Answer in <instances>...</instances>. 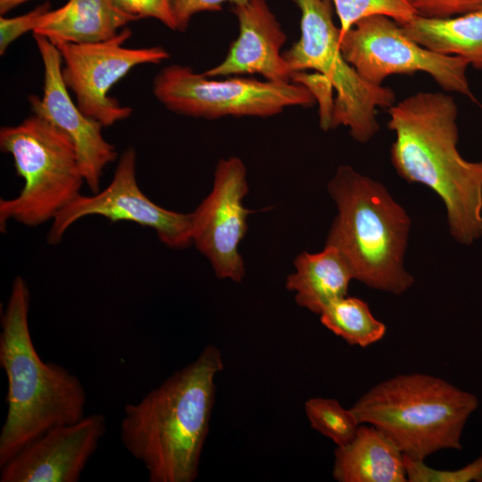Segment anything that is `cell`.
<instances>
[{
  "mask_svg": "<svg viewBox=\"0 0 482 482\" xmlns=\"http://www.w3.org/2000/svg\"><path fill=\"white\" fill-rule=\"evenodd\" d=\"M50 11L49 3H45L22 15L0 18V54H4L9 46L29 31H34L43 16Z\"/></svg>",
  "mask_w": 482,
  "mask_h": 482,
  "instance_id": "d4e9b609",
  "label": "cell"
},
{
  "mask_svg": "<svg viewBox=\"0 0 482 482\" xmlns=\"http://www.w3.org/2000/svg\"><path fill=\"white\" fill-rule=\"evenodd\" d=\"M137 154L128 148L119 158L112 181L93 195H78L53 220L47 234L51 245L60 243L66 230L90 215L109 220L130 221L154 229L160 241L171 249L192 245V213L167 210L151 201L139 188L136 178Z\"/></svg>",
  "mask_w": 482,
  "mask_h": 482,
  "instance_id": "8fae6325",
  "label": "cell"
},
{
  "mask_svg": "<svg viewBox=\"0 0 482 482\" xmlns=\"http://www.w3.org/2000/svg\"><path fill=\"white\" fill-rule=\"evenodd\" d=\"M339 46L345 60L371 84L379 86L395 74L423 71L443 89L475 100L466 76L470 64L465 59L420 46L390 17L372 15L362 19L340 34Z\"/></svg>",
  "mask_w": 482,
  "mask_h": 482,
  "instance_id": "9c48e42d",
  "label": "cell"
},
{
  "mask_svg": "<svg viewBox=\"0 0 482 482\" xmlns=\"http://www.w3.org/2000/svg\"><path fill=\"white\" fill-rule=\"evenodd\" d=\"M332 475L338 482H408L404 454L370 424H361L349 443L337 446Z\"/></svg>",
  "mask_w": 482,
  "mask_h": 482,
  "instance_id": "2e32d148",
  "label": "cell"
},
{
  "mask_svg": "<svg viewBox=\"0 0 482 482\" xmlns=\"http://www.w3.org/2000/svg\"><path fill=\"white\" fill-rule=\"evenodd\" d=\"M29 300L25 279L17 276L1 316L0 367L8 386L0 467L48 429L85 416L87 396L79 378L37 353L29 326Z\"/></svg>",
  "mask_w": 482,
  "mask_h": 482,
  "instance_id": "3957f363",
  "label": "cell"
},
{
  "mask_svg": "<svg viewBox=\"0 0 482 482\" xmlns=\"http://www.w3.org/2000/svg\"><path fill=\"white\" fill-rule=\"evenodd\" d=\"M311 428L338 445L349 443L361 423L351 410L333 398L312 397L304 403Z\"/></svg>",
  "mask_w": 482,
  "mask_h": 482,
  "instance_id": "44dd1931",
  "label": "cell"
},
{
  "mask_svg": "<svg viewBox=\"0 0 482 482\" xmlns=\"http://www.w3.org/2000/svg\"><path fill=\"white\" fill-rule=\"evenodd\" d=\"M401 25L420 46L438 54L461 57L473 67L482 69V6L448 18L417 15Z\"/></svg>",
  "mask_w": 482,
  "mask_h": 482,
  "instance_id": "d6986e66",
  "label": "cell"
},
{
  "mask_svg": "<svg viewBox=\"0 0 482 482\" xmlns=\"http://www.w3.org/2000/svg\"><path fill=\"white\" fill-rule=\"evenodd\" d=\"M295 271L286 279L296 304L315 314L332 302L347 295L352 270L335 247L325 245L319 253L303 252L294 260Z\"/></svg>",
  "mask_w": 482,
  "mask_h": 482,
  "instance_id": "ac0fdd59",
  "label": "cell"
},
{
  "mask_svg": "<svg viewBox=\"0 0 482 482\" xmlns=\"http://www.w3.org/2000/svg\"><path fill=\"white\" fill-rule=\"evenodd\" d=\"M478 404L474 394L416 372L373 386L351 410L361 424L387 436L404 456L425 461L438 451L462 448L464 427Z\"/></svg>",
  "mask_w": 482,
  "mask_h": 482,
  "instance_id": "5b68a950",
  "label": "cell"
},
{
  "mask_svg": "<svg viewBox=\"0 0 482 482\" xmlns=\"http://www.w3.org/2000/svg\"><path fill=\"white\" fill-rule=\"evenodd\" d=\"M301 12L300 38L283 53L293 76L314 70L319 79L336 91L329 129L339 125L351 137L366 143L378 131V108H389L395 94L389 87L362 79L345 60L340 46V29L332 18L331 0H292ZM293 79V78H292Z\"/></svg>",
  "mask_w": 482,
  "mask_h": 482,
  "instance_id": "52a82bcc",
  "label": "cell"
},
{
  "mask_svg": "<svg viewBox=\"0 0 482 482\" xmlns=\"http://www.w3.org/2000/svg\"><path fill=\"white\" fill-rule=\"evenodd\" d=\"M337 214L325 245L347 261L353 279L395 294L414 282L403 266L411 220L404 209L379 182L354 170L337 168L328 184Z\"/></svg>",
  "mask_w": 482,
  "mask_h": 482,
  "instance_id": "277c9868",
  "label": "cell"
},
{
  "mask_svg": "<svg viewBox=\"0 0 482 482\" xmlns=\"http://www.w3.org/2000/svg\"><path fill=\"white\" fill-rule=\"evenodd\" d=\"M33 37L44 66V87L41 97L34 95L29 97L31 110L71 138L85 183L96 193L104 168L118 157L116 148L104 137V126L83 113L70 96L56 46L43 36L33 34Z\"/></svg>",
  "mask_w": 482,
  "mask_h": 482,
  "instance_id": "4fadbf2b",
  "label": "cell"
},
{
  "mask_svg": "<svg viewBox=\"0 0 482 482\" xmlns=\"http://www.w3.org/2000/svg\"><path fill=\"white\" fill-rule=\"evenodd\" d=\"M321 324L347 344L367 347L381 340L386 325L378 320L366 302L344 296L328 304L320 314Z\"/></svg>",
  "mask_w": 482,
  "mask_h": 482,
  "instance_id": "ffe728a7",
  "label": "cell"
},
{
  "mask_svg": "<svg viewBox=\"0 0 482 482\" xmlns=\"http://www.w3.org/2000/svg\"><path fill=\"white\" fill-rule=\"evenodd\" d=\"M105 433L100 413L52 428L1 467L0 482H77Z\"/></svg>",
  "mask_w": 482,
  "mask_h": 482,
  "instance_id": "5bb4252c",
  "label": "cell"
},
{
  "mask_svg": "<svg viewBox=\"0 0 482 482\" xmlns=\"http://www.w3.org/2000/svg\"><path fill=\"white\" fill-rule=\"evenodd\" d=\"M239 32L226 57L203 74L208 78L260 74L274 82L292 81L281 54L287 37L267 0H246L233 5Z\"/></svg>",
  "mask_w": 482,
  "mask_h": 482,
  "instance_id": "9a60e30c",
  "label": "cell"
},
{
  "mask_svg": "<svg viewBox=\"0 0 482 482\" xmlns=\"http://www.w3.org/2000/svg\"><path fill=\"white\" fill-rule=\"evenodd\" d=\"M404 464L409 482H482V454L466 466L453 470L433 469L424 461L407 456H404Z\"/></svg>",
  "mask_w": 482,
  "mask_h": 482,
  "instance_id": "603a6c76",
  "label": "cell"
},
{
  "mask_svg": "<svg viewBox=\"0 0 482 482\" xmlns=\"http://www.w3.org/2000/svg\"><path fill=\"white\" fill-rule=\"evenodd\" d=\"M155 98L168 110L185 116L270 117L287 107L310 106L316 98L299 82L262 81L247 78L209 79L190 67L171 64L154 79Z\"/></svg>",
  "mask_w": 482,
  "mask_h": 482,
  "instance_id": "ba28073f",
  "label": "cell"
},
{
  "mask_svg": "<svg viewBox=\"0 0 482 482\" xmlns=\"http://www.w3.org/2000/svg\"><path fill=\"white\" fill-rule=\"evenodd\" d=\"M134 21L112 0H69L62 7L47 12L33 34L52 42L98 43L113 38Z\"/></svg>",
  "mask_w": 482,
  "mask_h": 482,
  "instance_id": "e0dca14e",
  "label": "cell"
},
{
  "mask_svg": "<svg viewBox=\"0 0 482 482\" xmlns=\"http://www.w3.org/2000/svg\"><path fill=\"white\" fill-rule=\"evenodd\" d=\"M395 134L391 162L409 183L431 188L444 202L451 236L471 245L482 237V161L458 151V107L440 92H419L388 108Z\"/></svg>",
  "mask_w": 482,
  "mask_h": 482,
  "instance_id": "7a4b0ae2",
  "label": "cell"
},
{
  "mask_svg": "<svg viewBox=\"0 0 482 482\" xmlns=\"http://www.w3.org/2000/svg\"><path fill=\"white\" fill-rule=\"evenodd\" d=\"M248 193L246 167L236 156L220 159L211 192L192 213V243L209 261L216 277L239 283L245 274L239 245L246 234L244 206Z\"/></svg>",
  "mask_w": 482,
  "mask_h": 482,
  "instance_id": "7c38bea8",
  "label": "cell"
},
{
  "mask_svg": "<svg viewBox=\"0 0 482 482\" xmlns=\"http://www.w3.org/2000/svg\"><path fill=\"white\" fill-rule=\"evenodd\" d=\"M340 21V34L346 32L357 21L372 15H385L400 24L411 21L418 15L412 0H331Z\"/></svg>",
  "mask_w": 482,
  "mask_h": 482,
  "instance_id": "7402d4cb",
  "label": "cell"
},
{
  "mask_svg": "<svg viewBox=\"0 0 482 482\" xmlns=\"http://www.w3.org/2000/svg\"><path fill=\"white\" fill-rule=\"evenodd\" d=\"M1 151L13 159L24 183L17 196L0 199V229L9 220L37 227L53 220L80 195L85 179L71 138L33 113L21 123L0 129Z\"/></svg>",
  "mask_w": 482,
  "mask_h": 482,
  "instance_id": "8992f818",
  "label": "cell"
},
{
  "mask_svg": "<svg viewBox=\"0 0 482 482\" xmlns=\"http://www.w3.org/2000/svg\"><path fill=\"white\" fill-rule=\"evenodd\" d=\"M112 2L136 20L156 19L167 28L177 30L172 0H112Z\"/></svg>",
  "mask_w": 482,
  "mask_h": 482,
  "instance_id": "cb8c5ba5",
  "label": "cell"
},
{
  "mask_svg": "<svg viewBox=\"0 0 482 482\" xmlns=\"http://www.w3.org/2000/svg\"><path fill=\"white\" fill-rule=\"evenodd\" d=\"M132 32L123 28L112 39L91 44L52 42L62 61V74L76 104L87 116L110 127L129 118L132 109L109 96L114 84L137 65L160 63L169 58L162 46L129 48L124 43Z\"/></svg>",
  "mask_w": 482,
  "mask_h": 482,
  "instance_id": "30bf717a",
  "label": "cell"
},
{
  "mask_svg": "<svg viewBox=\"0 0 482 482\" xmlns=\"http://www.w3.org/2000/svg\"><path fill=\"white\" fill-rule=\"evenodd\" d=\"M220 350L207 345L140 401L127 403L120 422L126 450L140 461L150 482H193L210 429Z\"/></svg>",
  "mask_w": 482,
  "mask_h": 482,
  "instance_id": "6da1fadb",
  "label": "cell"
},
{
  "mask_svg": "<svg viewBox=\"0 0 482 482\" xmlns=\"http://www.w3.org/2000/svg\"><path fill=\"white\" fill-rule=\"evenodd\" d=\"M418 15L427 18H448L474 11L482 0H412Z\"/></svg>",
  "mask_w": 482,
  "mask_h": 482,
  "instance_id": "484cf974",
  "label": "cell"
},
{
  "mask_svg": "<svg viewBox=\"0 0 482 482\" xmlns=\"http://www.w3.org/2000/svg\"><path fill=\"white\" fill-rule=\"evenodd\" d=\"M246 0H172L173 13L177 30L184 31L192 17L202 12H217L222 9L225 3L233 5Z\"/></svg>",
  "mask_w": 482,
  "mask_h": 482,
  "instance_id": "4316f807",
  "label": "cell"
},
{
  "mask_svg": "<svg viewBox=\"0 0 482 482\" xmlns=\"http://www.w3.org/2000/svg\"><path fill=\"white\" fill-rule=\"evenodd\" d=\"M27 1L29 0H0V12L1 14H4L8 11Z\"/></svg>",
  "mask_w": 482,
  "mask_h": 482,
  "instance_id": "83f0119b",
  "label": "cell"
}]
</instances>
